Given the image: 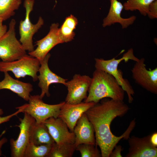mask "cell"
<instances>
[{
	"label": "cell",
	"instance_id": "cell-1",
	"mask_svg": "<svg viewBox=\"0 0 157 157\" xmlns=\"http://www.w3.org/2000/svg\"><path fill=\"white\" fill-rule=\"evenodd\" d=\"M129 110L123 101L110 99L96 104L85 112L92 125L95 133V144L101 150V156L109 157L117 143L122 139L128 140L135 125V119L121 136L113 134L110 129L111 123L117 117L125 115Z\"/></svg>",
	"mask_w": 157,
	"mask_h": 157
},
{
	"label": "cell",
	"instance_id": "cell-2",
	"mask_svg": "<svg viewBox=\"0 0 157 157\" xmlns=\"http://www.w3.org/2000/svg\"><path fill=\"white\" fill-rule=\"evenodd\" d=\"M88 92L84 102L96 104L105 98L123 101L125 91L111 75L96 69L93 74Z\"/></svg>",
	"mask_w": 157,
	"mask_h": 157
},
{
	"label": "cell",
	"instance_id": "cell-3",
	"mask_svg": "<svg viewBox=\"0 0 157 157\" xmlns=\"http://www.w3.org/2000/svg\"><path fill=\"white\" fill-rule=\"evenodd\" d=\"M139 60L134 56L132 48L129 49L119 59H115V58H113L108 60L98 58L95 59L96 69L104 71L113 76L126 93L128 101L130 103L133 101V96L135 92L129 81L123 78L122 73L120 70L118 69V67L120 62L123 60L126 62L129 60H131L137 62Z\"/></svg>",
	"mask_w": 157,
	"mask_h": 157
},
{
	"label": "cell",
	"instance_id": "cell-4",
	"mask_svg": "<svg viewBox=\"0 0 157 157\" xmlns=\"http://www.w3.org/2000/svg\"><path fill=\"white\" fill-rule=\"evenodd\" d=\"M16 24L15 20L12 19L8 30L0 39V58L3 62L17 60L27 55L26 51L16 38Z\"/></svg>",
	"mask_w": 157,
	"mask_h": 157
},
{
	"label": "cell",
	"instance_id": "cell-5",
	"mask_svg": "<svg viewBox=\"0 0 157 157\" xmlns=\"http://www.w3.org/2000/svg\"><path fill=\"white\" fill-rule=\"evenodd\" d=\"M40 95H30L28 104L21 106L22 112L33 117L38 123L44 122L50 117H58L60 109L65 103L56 104H49L44 103Z\"/></svg>",
	"mask_w": 157,
	"mask_h": 157
},
{
	"label": "cell",
	"instance_id": "cell-6",
	"mask_svg": "<svg viewBox=\"0 0 157 157\" xmlns=\"http://www.w3.org/2000/svg\"><path fill=\"white\" fill-rule=\"evenodd\" d=\"M40 65L38 59L27 54L19 59L12 62H0V72H11L17 78L30 76L35 81L38 80L37 73Z\"/></svg>",
	"mask_w": 157,
	"mask_h": 157
},
{
	"label": "cell",
	"instance_id": "cell-7",
	"mask_svg": "<svg viewBox=\"0 0 157 157\" xmlns=\"http://www.w3.org/2000/svg\"><path fill=\"white\" fill-rule=\"evenodd\" d=\"M34 0H25L24 6L26 13L25 19L21 20L19 26L20 35L19 41L26 51L29 52L33 51L34 46L33 37L34 34L44 24V21L40 17L35 24H33L30 21V14L33 9Z\"/></svg>",
	"mask_w": 157,
	"mask_h": 157
},
{
	"label": "cell",
	"instance_id": "cell-8",
	"mask_svg": "<svg viewBox=\"0 0 157 157\" xmlns=\"http://www.w3.org/2000/svg\"><path fill=\"white\" fill-rule=\"evenodd\" d=\"M24 113L23 118L19 119L20 122L17 126L20 129L17 139L10 140L11 155L12 157H23L25 150L31 142L32 130L35 120L28 114Z\"/></svg>",
	"mask_w": 157,
	"mask_h": 157
},
{
	"label": "cell",
	"instance_id": "cell-9",
	"mask_svg": "<svg viewBox=\"0 0 157 157\" xmlns=\"http://www.w3.org/2000/svg\"><path fill=\"white\" fill-rule=\"evenodd\" d=\"M131 70L132 77L135 82L147 90L157 94V68L148 70L143 58L135 62Z\"/></svg>",
	"mask_w": 157,
	"mask_h": 157
},
{
	"label": "cell",
	"instance_id": "cell-10",
	"mask_svg": "<svg viewBox=\"0 0 157 157\" xmlns=\"http://www.w3.org/2000/svg\"><path fill=\"white\" fill-rule=\"evenodd\" d=\"M91 79L88 76L75 74L71 80L66 82L65 86L67 88L68 93L65 99V103L77 104L85 99L87 97Z\"/></svg>",
	"mask_w": 157,
	"mask_h": 157
},
{
	"label": "cell",
	"instance_id": "cell-11",
	"mask_svg": "<svg viewBox=\"0 0 157 157\" xmlns=\"http://www.w3.org/2000/svg\"><path fill=\"white\" fill-rule=\"evenodd\" d=\"M58 26V23L52 24L48 34L36 42V48L28 53L38 59L40 63L52 48L57 44L63 43L59 34Z\"/></svg>",
	"mask_w": 157,
	"mask_h": 157
},
{
	"label": "cell",
	"instance_id": "cell-12",
	"mask_svg": "<svg viewBox=\"0 0 157 157\" xmlns=\"http://www.w3.org/2000/svg\"><path fill=\"white\" fill-rule=\"evenodd\" d=\"M96 104L93 102H84L75 104H67L65 102L60 109L58 117L65 123L70 131L73 132L78 119Z\"/></svg>",
	"mask_w": 157,
	"mask_h": 157
},
{
	"label": "cell",
	"instance_id": "cell-13",
	"mask_svg": "<svg viewBox=\"0 0 157 157\" xmlns=\"http://www.w3.org/2000/svg\"><path fill=\"white\" fill-rule=\"evenodd\" d=\"M44 123L55 143H74L75 135L74 133L69 131L67 125L61 119L52 117L46 119Z\"/></svg>",
	"mask_w": 157,
	"mask_h": 157
},
{
	"label": "cell",
	"instance_id": "cell-14",
	"mask_svg": "<svg viewBox=\"0 0 157 157\" xmlns=\"http://www.w3.org/2000/svg\"><path fill=\"white\" fill-rule=\"evenodd\" d=\"M50 54L48 53L40 63L38 76L39 82L38 86L41 90L40 96L42 99L46 94L49 97L50 94L49 92V87L53 83H61L65 85L67 79L63 78L53 72L49 68L48 65L49 59Z\"/></svg>",
	"mask_w": 157,
	"mask_h": 157
},
{
	"label": "cell",
	"instance_id": "cell-15",
	"mask_svg": "<svg viewBox=\"0 0 157 157\" xmlns=\"http://www.w3.org/2000/svg\"><path fill=\"white\" fill-rule=\"evenodd\" d=\"M150 135L141 138L134 136L128 139L129 147L126 157H156L157 148L151 143Z\"/></svg>",
	"mask_w": 157,
	"mask_h": 157
},
{
	"label": "cell",
	"instance_id": "cell-16",
	"mask_svg": "<svg viewBox=\"0 0 157 157\" xmlns=\"http://www.w3.org/2000/svg\"><path fill=\"white\" fill-rule=\"evenodd\" d=\"M73 132L75 135L76 147L83 143L96 145L94 130L85 113L78 120Z\"/></svg>",
	"mask_w": 157,
	"mask_h": 157
},
{
	"label": "cell",
	"instance_id": "cell-17",
	"mask_svg": "<svg viewBox=\"0 0 157 157\" xmlns=\"http://www.w3.org/2000/svg\"><path fill=\"white\" fill-rule=\"evenodd\" d=\"M110 6L107 16L103 20V27L110 26L115 23H119L122 28H126L132 25L136 20L135 15L129 17L123 18L121 16L124 6L118 0H109Z\"/></svg>",
	"mask_w": 157,
	"mask_h": 157
},
{
	"label": "cell",
	"instance_id": "cell-18",
	"mask_svg": "<svg viewBox=\"0 0 157 157\" xmlns=\"http://www.w3.org/2000/svg\"><path fill=\"white\" fill-rule=\"evenodd\" d=\"M4 78L0 81V90L6 89L16 93L24 100L28 101L33 86L30 83L23 82L13 78L8 72H4Z\"/></svg>",
	"mask_w": 157,
	"mask_h": 157
},
{
	"label": "cell",
	"instance_id": "cell-19",
	"mask_svg": "<svg viewBox=\"0 0 157 157\" xmlns=\"http://www.w3.org/2000/svg\"><path fill=\"white\" fill-rule=\"evenodd\" d=\"M31 142L36 145L55 143L44 123H38L36 122L32 130Z\"/></svg>",
	"mask_w": 157,
	"mask_h": 157
},
{
	"label": "cell",
	"instance_id": "cell-20",
	"mask_svg": "<svg viewBox=\"0 0 157 157\" xmlns=\"http://www.w3.org/2000/svg\"><path fill=\"white\" fill-rule=\"evenodd\" d=\"M78 23L77 18L72 15L65 18L59 29V36L63 43L70 42L73 39L75 35L74 30Z\"/></svg>",
	"mask_w": 157,
	"mask_h": 157
},
{
	"label": "cell",
	"instance_id": "cell-21",
	"mask_svg": "<svg viewBox=\"0 0 157 157\" xmlns=\"http://www.w3.org/2000/svg\"><path fill=\"white\" fill-rule=\"evenodd\" d=\"M53 144L36 145L31 142L25 150L23 157H47Z\"/></svg>",
	"mask_w": 157,
	"mask_h": 157
},
{
	"label": "cell",
	"instance_id": "cell-22",
	"mask_svg": "<svg viewBox=\"0 0 157 157\" xmlns=\"http://www.w3.org/2000/svg\"><path fill=\"white\" fill-rule=\"evenodd\" d=\"M75 150L76 147L74 143L57 144L55 142L47 157H71Z\"/></svg>",
	"mask_w": 157,
	"mask_h": 157
},
{
	"label": "cell",
	"instance_id": "cell-23",
	"mask_svg": "<svg viewBox=\"0 0 157 157\" xmlns=\"http://www.w3.org/2000/svg\"><path fill=\"white\" fill-rule=\"evenodd\" d=\"M21 3V0H0V18L4 21L13 16Z\"/></svg>",
	"mask_w": 157,
	"mask_h": 157
},
{
	"label": "cell",
	"instance_id": "cell-24",
	"mask_svg": "<svg viewBox=\"0 0 157 157\" xmlns=\"http://www.w3.org/2000/svg\"><path fill=\"white\" fill-rule=\"evenodd\" d=\"M156 0H127L123 4L124 9L126 11L138 10L144 16L147 15L150 4Z\"/></svg>",
	"mask_w": 157,
	"mask_h": 157
},
{
	"label": "cell",
	"instance_id": "cell-25",
	"mask_svg": "<svg viewBox=\"0 0 157 157\" xmlns=\"http://www.w3.org/2000/svg\"><path fill=\"white\" fill-rule=\"evenodd\" d=\"M95 145L89 144H81L76 147V150L78 151L82 157H100L101 153Z\"/></svg>",
	"mask_w": 157,
	"mask_h": 157
},
{
	"label": "cell",
	"instance_id": "cell-26",
	"mask_svg": "<svg viewBox=\"0 0 157 157\" xmlns=\"http://www.w3.org/2000/svg\"><path fill=\"white\" fill-rule=\"evenodd\" d=\"M147 15L150 19L157 18V0L154 1L150 4Z\"/></svg>",
	"mask_w": 157,
	"mask_h": 157
},
{
	"label": "cell",
	"instance_id": "cell-27",
	"mask_svg": "<svg viewBox=\"0 0 157 157\" xmlns=\"http://www.w3.org/2000/svg\"><path fill=\"white\" fill-rule=\"evenodd\" d=\"M16 108L18 110L16 112L8 115L2 117L1 115L3 114V111L2 109L0 108V124L9 121L14 116L17 115L19 113L22 112V109L21 106L17 107Z\"/></svg>",
	"mask_w": 157,
	"mask_h": 157
},
{
	"label": "cell",
	"instance_id": "cell-28",
	"mask_svg": "<svg viewBox=\"0 0 157 157\" xmlns=\"http://www.w3.org/2000/svg\"><path fill=\"white\" fill-rule=\"evenodd\" d=\"M112 151L110 157H122L121 152L122 150V146L120 145L116 146Z\"/></svg>",
	"mask_w": 157,
	"mask_h": 157
},
{
	"label": "cell",
	"instance_id": "cell-29",
	"mask_svg": "<svg viewBox=\"0 0 157 157\" xmlns=\"http://www.w3.org/2000/svg\"><path fill=\"white\" fill-rule=\"evenodd\" d=\"M150 142L151 144L154 146L157 147V133H154L150 135Z\"/></svg>",
	"mask_w": 157,
	"mask_h": 157
},
{
	"label": "cell",
	"instance_id": "cell-30",
	"mask_svg": "<svg viewBox=\"0 0 157 157\" xmlns=\"http://www.w3.org/2000/svg\"><path fill=\"white\" fill-rule=\"evenodd\" d=\"M7 31V26L3 24L0 26V39L5 34Z\"/></svg>",
	"mask_w": 157,
	"mask_h": 157
},
{
	"label": "cell",
	"instance_id": "cell-31",
	"mask_svg": "<svg viewBox=\"0 0 157 157\" xmlns=\"http://www.w3.org/2000/svg\"><path fill=\"white\" fill-rule=\"evenodd\" d=\"M7 139L6 138H3L0 140V156H2L1 147L3 145L7 142Z\"/></svg>",
	"mask_w": 157,
	"mask_h": 157
},
{
	"label": "cell",
	"instance_id": "cell-32",
	"mask_svg": "<svg viewBox=\"0 0 157 157\" xmlns=\"http://www.w3.org/2000/svg\"><path fill=\"white\" fill-rule=\"evenodd\" d=\"M3 20L1 18H0V26L3 25Z\"/></svg>",
	"mask_w": 157,
	"mask_h": 157
},
{
	"label": "cell",
	"instance_id": "cell-33",
	"mask_svg": "<svg viewBox=\"0 0 157 157\" xmlns=\"http://www.w3.org/2000/svg\"></svg>",
	"mask_w": 157,
	"mask_h": 157
}]
</instances>
